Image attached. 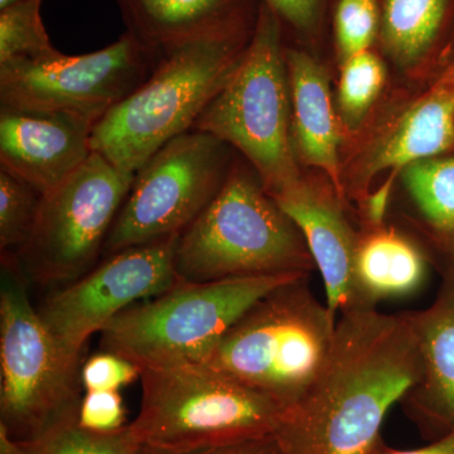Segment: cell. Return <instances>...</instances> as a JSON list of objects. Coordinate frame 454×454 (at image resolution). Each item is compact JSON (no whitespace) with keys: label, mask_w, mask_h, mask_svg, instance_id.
Listing matches in <instances>:
<instances>
[{"label":"cell","mask_w":454,"mask_h":454,"mask_svg":"<svg viewBox=\"0 0 454 454\" xmlns=\"http://www.w3.org/2000/svg\"><path fill=\"white\" fill-rule=\"evenodd\" d=\"M411 315L352 304L337 317L333 351L274 435L282 454H376L385 418L419 381Z\"/></svg>","instance_id":"cell-1"},{"label":"cell","mask_w":454,"mask_h":454,"mask_svg":"<svg viewBox=\"0 0 454 454\" xmlns=\"http://www.w3.org/2000/svg\"><path fill=\"white\" fill-rule=\"evenodd\" d=\"M255 26L208 35L160 57L151 76L95 125L92 152L136 173L167 143L192 130L240 64Z\"/></svg>","instance_id":"cell-2"},{"label":"cell","mask_w":454,"mask_h":454,"mask_svg":"<svg viewBox=\"0 0 454 454\" xmlns=\"http://www.w3.org/2000/svg\"><path fill=\"white\" fill-rule=\"evenodd\" d=\"M336 325L337 317L310 291L309 276L301 277L260 298L202 365L289 411L324 370Z\"/></svg>","instance_id":"cell-3"},{"label":"cell","mask_w":454,"mask_h":454,"mask_svg":"<svg viewBox=\"0 0 454 454\" xmlns=\"http://www.w3.org/2000/svg\"><path fill=\"white\" fill-rule=\"evenodd\" d=\"M315 262L306 241L284 214L255 169L235 164L219 195L178 236V282L309 274Z\"/></svg>","instance_id":"cell-4"},{"label":"cell","mask_w":454,"mask_h":454,"mask_svg":"<svg viewBox=\"0 0 454 454\" xmlns=\"http://www.w3.org/2000/svg\"><path fill=\"white\" fill-rule=\"evenodd\" d=\"M304 273L178 282L134 304L101 331V348L140 369L202 365L238 319L268 293Z\"/></svg>","instance_id":"cell-5"},{"label":"cell","mask_w":454,"mask_h":454,"mask_svg":"<svg viewBox=\"0 0 454 454\" xmlns=\"http://www.w3.org/2000/svg\"><path fill=\"white\" fill-rule=\"evenodd\" d=\"M286 47L279 20L262 3L240 64L192 128L243 155L270 196L301 178L292 142Z\"/></svg>","instance_id":"cell-6"},{"label":"cell","mask_w":454,"mask_h":454,"mask_svg":"<svg viewBox=\"0 0 454 454\" xmlns=\"http://www.w3.org/2000/svg\"><path fill=\"white\" fill-rule=\"evenodd\" d=\"M20 270L17 255H2L0 424L29 442L79 418L82 365L42 321Z\"/></svg>","instance_id":"cell-7"},{"label":"cell","mask_w":454,"mask_h":454,"mask_svg":"<svg viewBox=\"0 0 454 454\" xmlns=\"http://www.w3.org/2000/svg\"><path fill=\"white\" fill-rule=\"evenodd\" d=\"M142 403L129 424L142 446H225L274 437L286 409L203 365L140 369Z\"/></svg>","instance_id":"cell-8"},{"label":"cell","mask_w":454,"mask_h":454,"mask_svg":"<svg viewBox=\"0 0 454 454\" xmlns=\"http://www.w3.org/2000/svg\"><path fill=\"white\" fill-rule=\"evenodd\" d=\"M234 149L192 129L170 140L134 175L104 255L179 236L205 211L226 184Z\"/></svg>","instance_id":"cell-9"},{"label":"cell","mask_w":454,"mask_h":454,"mask_svg":"<svg viewBox=\"0 0 454 454\" xmlns=\"http://www.w3.org/2000/svg\"><path fill=\"white\" fill-rule=\"evenodd\" d=\"M134 175L92 152L44 195L31 238L18 254L27 276L43 286H67L97 267Z\"/></svg>","instance_id":"cell-10"},{"label":"cell","mask_w":454,"mask_h":454,"mask_svg":"<svg viewBox=\"0 0 454 454\" xmlns=\"http://www.w3.org/2000/svg\"><path fill=\"white\" fill-rule=\"evenodd\" d=\"M160 59L124 32L104 49L0 65V106L31 107L98 121L153 73Z\"/></svg>","instance_id":"cell-11"},{"label":"cell","mask_w":454,"mask_h":454,"mask_svg":"<svg viewBox=\"0 0 454 454\" xmlns=\"http://www.w3.org/2000/svg\"><path fill=\"white\" fill-rule=\"evenodd\" d=\"M178 236L106 256L85 276L62 286L42 304V321L66 349L82 356L90 337L125 309L169 291L178 283Z\"/></svg>","instance_id":"cell-12"},{"label":"cell","mask_w":454,"mask_h":454,"mask_svg":"<svg viewBox=\"0 0 454 454\" xmlns=\"http://www.w3.org/2000/svg\"><path fill=\"white\" fill-rule=\"evenodd\" d=\"M95 125L70 113L0 106V168L47 195L92 154Z\"/></svg>","instance_id":"cell-13"},{"label":"cell","mask_w":454,"mask_h":454,"mask_svg":"<svg viewBox=\"0 0 454 454\" xmlns=\"http://www.w3.org/2000/svg\"><path fill=\"white\" fill-rule=\"evenodd\" d=\"M300 230L324 279L334 316L355 304L354 259L358 238L340 210V197L301 178L271 196Z\"/></svg>","instance_id":"cell-14"},{"label":"cell","mask_w":454,"mask_h":454,"mask_svg":"<svg viewBox=\"0 0 454 454\" xmlns=\"http://www.w3.org/2000/svg\"><path fill=\"white\" fill-rule=\"evenodd\" d=\"M125 32L158 59L208 35L256 25L262 0H116Z\"/></svg>","instance_id":"cell-15"},{"label":"cell","mask_w":454,"mask_h":454,"mask_svg":"<svg viewBox=\"0 0 454 454\" xmlns=\"http://www.w3.org/2000/svg\"><path fill=\"white\" fill-rule=\"evenodd\" d=\"M292 101V142L295 157L324 170L342 199L339 122L324 66L306 51L286 47Z\"/></svg>","instance_id":"cell-16"},{"label":"cell","mask_w":454,"mask_h":454,"mask_svg":"<svg viewBox=\"0 0 454 454\" xmlns=\"http://www.w3.org/2000/svg\"><path fill=\"white\" fill-rule=\"evenodd\" d=\"M454 145V91L442 89L411 106L373 148L365 178L390 169L399 172L437 157Z\"/></svg>","instance_id":"cell-17"},{"label":"cell","mask_w":454,"mask_h":454,"mask_svg":"<svg viewBox=\"0 0 454 454\" xmlns=\"http://www.w3.org/2000/svg\"><path fill=\"white\" fill-rule=\"evenodd\" d=\"M422 252L411 240L379 229L358 238L354 259L355 304L402 298L413 294L426 278Z\"/></svg>","instance_id":"cell-18"},{"label":"cell","mask_w":454,"mask_h":454,"mask_svg":"<svg viewBox=\"0 0 454 454\" xmlns=\"http://www.w3.org/2000/svg\"><path fill=\"white\" fill-rule=\"evenodd\" d=\"M419 348V381L406 395L409 413L454 420V298L420 313H409Z\"/></svg>","instance_id":"cell-19"},{"label":"cell","mask_w":454,"mask_h":454,"mask_svg":"<svg viewBox=\"0 0 454 454\" xmlns=\"http://www.w3.org/2000/svg\"><path fill=\"white\" fill-rule=\"evenodd\" d=\"M454 0H380L378 41L400 66H411L433 49L446 28Z\"/></svg>","instance_id":"cell-20"},{"label":"cell","mask_w":454,"mask_h":454,"mask_svg":"<svg viewBox=\"0 0 454 454\" xmlns=\"http://www.w3.org/2000/svg\"><path fill=\"white\" fill-rule=\"evenodd\" d=\"M403 170L406 190L424 219L454 234V157L429 158Z\"/></svg>","instance_id":"cell-21"},{"label":"cell","mask_w":454,"mask_h":454,"mask_svg":"<svg viewBox=\"0 0 454 454\" xmlns=\"http://www.w3.org/2000/svg\"><path fill=\"white\" fill-rule=\"evenodd\" d=\"M22 443L26 454H138L142 446L129 424L115 432H92L80 426L79 418L56 424Z\"/></svg>","instance_id":"cell-22"},{"label":"cell","mask_w":454,"mask_h":454,"mask_svg":"<svg viewBox=\"0 0 454 454\" xmlns=\"http://www.w3.org/2000/svg\"><path fill=\"white\" fill-rule=\"evenodd\" d=\"M43 195L25 179L0 168V252L14 254L28 243Z\"/></svg>","instance_id":"cell-23"},{"label":"cell","mask_w":454,"mask_h":454,"mask_svg":"<svg viewBox=\"0 0 454 454\" xmlns=\"http://www.w3.org/2000/svg\"><path fill=\"white\" fill-rule=\"evenodd\" d=\"M42 2L28 0L0 9V65L55 52L42 22Z\"/></svg>","instance_id":"cell-24"},{"label":"cell","mask_w":454,"mask_h":454,"mask_svg":"<svg viewBox=\"0 0 454 454\" xmlns=\"http://www.w3.org/2000/svg\"><path fill=\"white\" fill-rule=\"evenodd\" d=\"M385 66L372 51H364L342 62L339 88L340 118L348 129H356L380 95Z\"/></svg>","instance_id":"cell-25"},{"label":"cell","mask_w":454,"mask_h":454,"mask_svg":"<svg viewBox=\"0 0 454 454\" xmlns=\"http://www.w3.org/2000/svg\"><path fill=\"white\" fill-rule=\"evenodd\" d=\"M333 35L340 61L372 49L380 28V0H337Z\"/></svg>","instance_id":"cell-26"},{"label":"cell","mask_w":454,"mask_h":454,"mask_svg":"<svg viewBox=\"0 0 454 454\" xmlns=\"http://www.w3.org/2000/svg\"><path fill=\"white\" fill-rule=\"evenodd\" d=\"M139 366L128 358L104 351L82 365V382L86 391H119L140 379Z\"/></svg>","instance_id":"cell-27"},{"label":"cell","mask_w":454,"mask_h":454,"mask_svg":"<svg viewBox=\"0 0 454 454\" xmlns=\"http://www.w3.org/2000/svg\"><path fill=\"white\" fill-rule=\"evenodd\" d=\"M330 0H262L278 18L286 35H315L324 22L325 7ZM337 2V0H333Z\"/></svg>","instance_id":"cell-28"},{"label":"cell","mask_w":454,"mask_h":454,"mask_svg":"<svg viewBox=\"0 0 454 454\" xmlns=\"http://www.w3.org/2000/svg\"><path fill=\"white\" fill-rule=\"evenodd\" d=\"M79 424L92 432H115L125 424V408L119 391H86L79 408Z\"/></svg>","instance_id":"cell-29"},{"label":"cell","mask_w":454,"mask_h":454,"mask_svg":"<svg viewBox=\"0 0 454 454\" xmlns=\"http://www.w3.org/2000/svg\"><path fill=\"white\" fill-rule=\"evenodd\" d=\"M138 454H282L276 438L269 437L225 446L196 447L188 450H162L140 446Z\"/></svg>","instance_id":"cell-30"},{"label":"cell","mask_w":454,"mask_h":454,"mask_svg":"<svg viewBox=\"0 0 454 454\" xmlns=\"http://www.w3.org/2000/svg\"><path fill=\"white\" fill-rule=\"evenodd\" d=\"M395 172H393L391 177L381 184L372 195H367L365 199V215L366 219L372 223L373 229H379L384 223L385 215H387V205L391 188H393Z\"/></svg>","instance_id":"cell-31"},{"label":"cell","mask_w":454,"mask_h":454,"mask_svg":"<svg viewBox=\"0 0 454 454\" xmlns=\"http://www.w3.org/2000/svg\"><path fill=\"white\" fill-rule=\"evenodd\" d=\"M376 454H454V430L446 437L439 439L429 446L417 450H397L382 446Z\"/></svg>","instance_id":"cell-32"},{"label":"cell","mask_w":454,"mask_h":454,"mask_svg":"<svg viewBox=\"0 0 454 454\" xmlns=\"http://www.w3.org/2000/svg\"><path fill=\"white\" fill-rule=\"evenodd\" d=\"M0 454H26L22 442L16 441L0 424Z\"/></svg>","instance_id":"cell-33"},{"label":"cell","mask_w":454,"mask_h":454,"mask_svg":"<svg viewBox=\"0 0 454 454\" xmlns=\"http://www.w3.org/2000/svg\"><path fill=\"white\" fill-rule=\"evenodd\" d=\"M28 2V0H0V9L11 7L18 3Z\"/></svg>","instance_id":"cell-34"}]
</instances>
